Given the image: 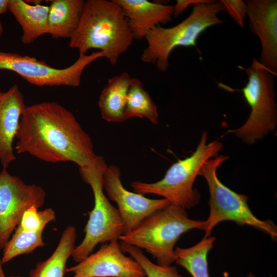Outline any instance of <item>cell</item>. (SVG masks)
I'll use <instances>...</instances> for the list:
<instances>
[{"mask_svg":"<svg viewBox=\"0 0 277 277\" xmlns=\"http://www.w3.org/2000/svg\"><path fill=\"white\" fill-rule=\"evenodd\" d=\"M14 149L48 163L72 162L80 168L96 159L92 140L74 114L54 102L26 106Z\"/></svg>","mask_w":277,"mask_h":277,"instance_id":"6da1fadb","label":"cell"},{"mask_svg":"<svg viewBox=\"0 0 277 277\" xmlns=\"http://www.w3.org/2000/svg\"><path fill=\"white\" fill-rule=\"evenodd\" d=\"M69 46L79 55L91 49L100 50L112 65L126 52L134 39L123 9L114 0L85 1L78 27Z\"/></svg>","mask_w":277,"mask_h":277,"instance_id":"7a4b0ae2","label":"cell"},{"mask_svg":"<svg viewBox=\"0 0 277 277\" xmlns=\"http://www.w3.org/2000/svg\"><path fill=\"white\" fill-rule=\"evenodd\" d=\"M206 225L205 220L191 219L186 209L170 204L124 233L118 240L145 250L158 265L170 266L175 262L174 247L181 236L192 229L204 230Z\"/></svg>","mask_w":277,"mask_h":277,"instance_id":"3957f363","label":"cell"},{"mask_svg":"<svg viewBox=\"0 0 277 277\" xmlns=\"http://www.w3.org/2000/svg\"><path fill=\"white\" fill-rule=\"evenodd\" d=\"M223 11L221 1L205 0L193 5L190 15L177 25L170 28L154 27L144 38L147 46L142 53V61L155 65L161 72L166 71L172 51L178 47H194L197 49L199 36L208 28L225 22L218 16Z\"/></svg>","mask_w":277,"mask_h":277,"instance_id":"277c9868","label":"cell"},{"mask_svg":"<svg viewBox=\"0 0 277 277\" xmlns=\"http://www.w3.org/2000/svg\"><path fill=\"white\" fill-rule=\"evenodd\" d=\"M207 131H203L194 152L190 156L173 164L161 180L152 183L132 182L130 186L134 192L161 196L170 204L186 210L198 204L201 195L197 189L193 188L194 181L203 165L217 157L223 147L222 143L217 140L207 144Z\"/></svg>","mask_w":277,"mask_h":277,"instance_id":"5b68a950","label":"cell"},{"mask_svg":"<svg viewBox=\"0 0 277 277\" xmlns=\"http://www.w3.org/2000/svg\"><path fill=\"white\" fill-rule=\"evenodd\" d=\"M107 166L104 158L97 155L91 165L80 168L82 178L92 190L94 207L88 212L89 219L84 229V238L71 255L77 263L89 255L98 244L118 240L124 233L117 209L104 192L103 175Z\"/></svg>","mask_w":277,"mask_h":277,"instance_id":"8992f818","label":"cell"},{"mask_svg":"<svg viewBox=\"0 0 277 277\" xmlns=\"http://www.w3.org/2000/svg\"><path fill=\"white\" fill-rule=\"evenodd\" d=\"M229 159L220 155L209 160L202 166L199 175L207 181L210 199V212L206 220L205 237L211 236L213 228L220 222L233 221L240 225H248L268 234L272 239L277 236V228L270 220L262 221L257 218L249 208L246 195L238 193L219 179L217 170Z\"/></svg>","mask_w":277,"mask_h":277,"instance_id":"52a82bcc","label":"cell"},{"mask_svg":"<svg viewBox=\"0 0 277 277\" xmlns=\"http://www.w3.org/2000/svg\"><path fill=\"white\" fill-rule=\"evenodd\" d=\"M239 68L244 70L248 77L247 83L241 90L250 112L242 126L228 132L234 133L245 143L253 144L273 131L276 126L274 75L256 58L247 68Z\"/></svg>","mask_w":277,"mask_h":277,"instance_id":"ba28073f","label":"cell"},{"mask_svg":"<svg viewBox=\"0 0 277 277\" xmlns=\"http://www.w3.org/2000/svg\"><path fill=\"white\" fill-rule=\"evenodd\" d=\"M101 57H104L101 51L93 52L89 55H80L70 66L57 68L32 56L0 51V70L13 71L30 84L39 87H76L81 84L82 75L85 68Z\"/></svg>","mask_w":277,"mask_h":277,"instance_id":"9c48e42d","label":"cell"},{"mask_svg":"<svg viewBox=\"0 0 277 277\" xmlns=\"http://www.w3.org/2000/svg\"><path fill=\"white\" fill-rule=\"evenodd\" d=\"M45 197L41 186L26 184L3 168L0 172V250L9 241L24 212L31 206L43 207Z\"/></svg>","mask_w":277,"mask_h":277,"instance_id":"30bf717a","label":"cell"},{"mask_svg":"<svg viewBox=\"0 0 277 277\" xmlns=\"http://www.w3.org/2000/svg\"><path fill=\"white\" fill-rule=\"evenodd\" d=\"M103 188L109 198L117 205L124 233L131 231L143 220L170 204L165 199H151L127 190L121 180L120 168L107 166L103 175Z\"/></svg>","mask_w":277,"mask_h":277,"instance_id":"8fae6325","label":"cell"},{"mask_svg":"<svg viewBox=\"0 0 277 277\" xmlns=\"http://www.w3.org/2000/svg\"><path fill=\"white\" fill-rule=\"evenodd\" d=\"M66 272L73 273L72 277H146L140 265L124 254L118 240L102 245Z\"/></svg>","mask_w":277,"mask_h":277,"instance_id":"7c38bea8","label":"cell"},{"mask_svg":"<svg viewBox=\"0 0 277 277\" xmlns=\"http://www.w3.org/2000/svg\"><path fill=\"white\" fill-rule=\"evenodd\" d=\"M250 31L260 39L258 61L274 76L277 75V1L247 0Z\"/></svg>","mask_w":277,"mask_h":277,"instance_id":"4fadbf2b","label":"cell"},{"mask_svg":"<svg viewBox=\"0 0 277 277\" xmlns=\"http://www.w3.org/2000/svg\"><path fill=\"white\" fill-rule=\"evenodd\" d=\"M26 105L16 84L5 92L0 91V162L7 168L16 157L13 141Z\"/></svg>","mask_w":277,"mask_h":277,"instance_id":"5bb4252c","label":"cell"},{"mask_svg":"<svg viewBox=\"0 0 277 277\" xmlns=\"http://www.w3.org/2000/svg\"><path fill=\"white\" fill-rule=\"evenodd\" d=\"M123 9L134 39L141 40L154 27L173 16V7L148 0H114Z\"/></svg>","mask_w":277,"mask_h":277,"instance_id":"9a60e30c","label":"cell"},{"mask_svg":"<svg viewBox=\"0 0 277 277\" xmlns=\"http://www.w3.org/2000/svg\"><path fill=\"white\" fill-rule=\"evenodd\" d=\"M8 10L22 28L23 44H31L48 34L49 6L42 5L40 2L31 4L24 0H9Z\"/></svg>","mask_w":277,"mask_h":277,"instance_id":"2e32d148","label":"cell"},{"mask_svg":"<svg viewBox=\"0 0 277 277\" xmlns=\"http://www.w3.org/2000/svg\"><path fill=\"white\" fill-rule=\"evenodd\" d=\"M131 80L132 77L126 72L108 80L98 99L102 118L112 123H121L127 120L125 108Z\"/></svg>","mask_w":277,"mask_h":277,"instance_id":"e0dca14e","label":"cell"},{"mask_svg":"<svg viewBox=\"0 0 277 277\" xmlns=\"http://www.w3.org/2000/svg\"><path fill=\"white\" fill-rule=\"evenodd\" d=\"M85 1L53 0L48 16V34L54 38H70L79 24Z\"/></svg>","mask_w":277,"mask_h":277,"instance_id":"ac0fdd59","label":"cell"},{"mask_svg":"<svg viewBox=\"0 0 277 277\" xmlns=\"http://www.w3.org/2000/svg\"><path fill=\"white\" fill-rule=\"evenodd\" d=\"M76 238V228L71 225L67 226L52 255L37 263L35 268L31 270L28 277H65L66 263L75 247Z\"/></svg>","mask_w":277,"mask_h":277,"instance_id":"d6986e66","label":"cell"},{"mask_svg":"<svg viewBox=\"0 0 277 277\" xmlns=\"http://www.w3.org/2000/svg\"><path fill=\"white\" fill-rule=\"evenodd\" d=\"M215 241V237L204 236L191 247H176L175 249V263L186 269L192 277H210L207 255Z\"/></svg>","mask_w":277,"mask_h":277,"instance_id":"ffe728a7","label":"cell"},{"mask_svg":"<svg viewBox=\"0 0 277 277\" xmlns=\"http://www.w3.org/2000/svg\"><path fill=\"white\" fill-rule=\"evenodd\" d=\"M126 120L133 117L146 118L154 125L158 123L157 106L142 82L132 78L125 108Z\"/></svg>","mask_w":277,"mask_h":277,"instance_id":"44dd1931","label":"cell"},{"mask_svg":"<svg viewBox=\"0 0 277 277\" xmlns=\"http://www.w3.org/2000/svg\"><path fill=\"white\" fill-rule=\"evenodd\" d=\"M43 232L24 230L16 227L11 239L3 249L1 259L3 264L18 255L30 253L38 247L44 246L46 244L43 240Z\"/></svg>","mask_w":277,"mask_h":277,"instance_id":"7402d4cb","label":"cell"},{"mask_svg":"<svg viewBox=\"0 0 277 277\" xmlns=\"http://www.w3.org/2000/svg\"><path fill=\"white\" fill-rule=\"evenodd\" d=\"M120 247L124 253L129 254L140 265L147 277H183L176 267L153 263L144 254L142 249L135 246L121 242Z\"/></svg>","mask_w":277,"mask_h":277,"instance_id":"603a6c76","label":"cell"},{"mask_svg":"<svg viewBox=\"0 0 277 277\" xmlns=\"http://www.w3.org/2000/svg\"><path fill=\"white\" fill-rule=\"evenodd\" d=\"M37 209L35 206L27 209L17 227L30 231H44L47 224L56 220L55 212L52 208Z\"/></svg>","mask_w":277,"mask_h":277,"instance_id":"cb8c5ba5","label":"cell"},{"mask_svg":"<svg viewBox=\"0 0 277 277\" xmlns=\"http://www.w3.org/2000/svg\"><path fill=\"white\" fill-rule=\"evenodd\" d=\"M225 11L241 28L244 26V20L247 16V6L242 0H221Z\"/></svg>","mask_w":277,"mask_h":277,"instance_id":"d4e9b609","label":"cell"},{"mask_svg":"<svg viewBox=\"0 0 277 277\" xmlns=\"http://www.w3.org/2000/svg\"><path fill=\"white\" fill-rule=\"evenodd\" d=\"M205 0H177L176 4L173 7V16L176 17L184 12L186 9L191 5H194L196 4L204 2Z\"/></svg>","mask_w":277,"mask_h":277,"instance_id":"484cf974","label":"cell"},{"mask_svg":"<svg viewBox=\"0 0 277 277\" xmlns=\"http://www.w3.org/2000/svg\"><path fill=\"white\" fill-rule=\"evenodd\" d=\"M9 0H0V16L8 10ZM3 32V27L0 19V38Z\"/></svg>","mask_w":277,"mask_h":277,"instance_id":"4316f807","label":"cell"},{"mask_svg":"<svg viewBox=\"0 0 277 277\" xmlns=\"http://www.w3.org/2000/svg\"><path fill=\"white\" fill-rule=\"evenodd\" d=\"M3 264L2 262V260L0 259V277H6L3 270ZM8 277H22V276H18V275H15V276L11 275Z\"/></svg>","mask_w":277,"mask_h":277,"instance_id":"83f0119b","label":"cell"},{"mask_svg":"<svg viewBox=\"0 0 277 277\" xmlns=\"http://www.w3.org/2000/svg\"><path fill=\"white\" fill-rule=\"evenodd\" d=\"M247 277H255L252 273H249Z\"/></svg>","mask_w":277,"mask_h":277,"instance_id":"f1b7e54d","label":"cell"}]
</instances>
